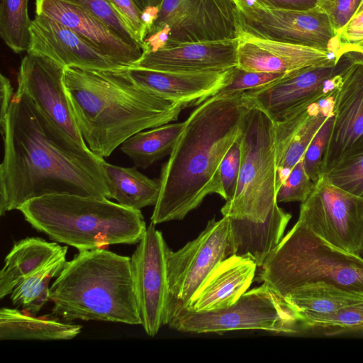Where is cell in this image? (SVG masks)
<instances>
[{"label":"cell","mask_w":363,"mask_h":363,"mask_svg":"<svg viewBox=\"0 0 363 363\" xmlns=\"http://www.w3.org/2000/svg\"><path fill=\"white\" fill-rule=\"evenodd\" d=\"M165 25L170 28L166 46L236 39L240 33L237 9L232 0H163L158 18L147 36Z\"/></svg>","instance_id":"13"},{"label":"cell","mask_w":363,"mask_h":363,"mask_svg":"<svg viewBox=\"0 0 363 363\" xmlns=\"http://www.w3.org/2000/svg\"><path fill=\"white\" fill-rule=\"evenodd\" d=\"M363 145V64L342 72L335 102V119L325 152L322 175L342 157Z\"/></svg>","instance_id":"18"},{"label":"cell","mask_w":363,"mask_h":363,"mask_svg":"<svg viewBox=\"0 0 363 363\" xmlns=\"http://www.w3.org/2000/svg\"><path fill=\"white\" fill-rule=\"evenodd\" d=\"M339 86L326 96L306 104L281 120L273 122L277 190L303 157L318 130L335 113Z\"/></svg>","instance_id":"16"},{"label":"cell","mask_w":363,"mask_h":363,"mask_svg":"<svg viewBox=\"0 0 363 363\" xmlns=\"http://www.w3.org/2000/svg\"><path fill=\"white\" fill-rule=\"evenodd\" d=\"M52 314L77 320L141 325L130 257L102 248L79 251L50 287Z\"/></svg>","instance_id":"5"},{"label":"cell","mask_w":363,"mask_h":363,"mask_svg":"<svg viewBox=\"0 0 363 363\" xmlns=\"http://www.w3.org/2000/svg\"><path fill=\"white\" fill-rule=\"evenodd\" d=\"M230 234L229 218L223 216L208 220L199 236L179 250L168 248L169 321L176 310L187 306L210 272L228 257Z\"/></svg>","instance_id":"11"},{"label":"cell","mask_w":363,"mask_h":363,"mask_svg":"<svg viewBox=\"0 0 363 363\" xmlns=\"http://www.w3.org/2000/svg\"><path fill=\"white\" fill-rule=\"evenodd\" d=\"M65 246L30 237L14 242L0 271V298L10 295L27 275L62 252Z\"/></svg>","instance_id":"25"},{"label":"cell","mask_w":363,"mask_h":363,"mask_svg":"<svg viewBox=\"0 0 363 363\" xmlns=\"http://www.w3.org/2000/svg\"><path fill=\"white\" fill-rule=\"evenodd\" d=\"M18 211L34 229L79 251L137 244L147 229L140 210L108 199L50 194L26 202Z\"/></svg>","instance_id":"6"},{"label":"cell","mask_w":363,"mask_h":363,"mask_svg":"<svg viewBox=\"0 0 363 363\" xmlns=\"http://www.w3.org/2000/svg\"><path fill=\"white\" fill-rule=\"evenodd\" d=\"M298 220L345 252L357 255L363 244V198L333 185L323 175L301 203Z\"/></svg>","instance_id":"12"},{"label":"cell","mask_w":363,"mask_h":363,"mask_svg":"<svg viewBox=\"0 0 363 363\" xmlns=\"http://www.w3.org/2000/svg\"><path fill=\"white\" fill-rule=\"evenodd\" d=\"M64 82L85 143L103 158L135 133L177 121L185 108L137 85L121 69L67 67Z\"/></svg>","instance_id":"3"},{"label":"cell","mask_w":363,"mask_h":363,"mask_svg":"<svg viewBox=\"0 0 363 363\" xmlns=\"http://www.w3.org/2000/svg\"><path fill=\"white\" fill-rule=\"evenodd\" d=\"M158 14L159 6H148L141 11V21L145 28L146 36L157 21Z\"/></svg>","instance_id":"43"},{"label":"cell","mask_w":363,"mask_h":363,"mask_svg":"<svg viewBox=\"0 0 363 363\" xmlns=\"http://www.w3.org/2000/svg\"><path fill=\"white\" fill-rule=\"evenodd\" d=\"M284 298L299 314L303 328L305 323L311 320L363 302V298L360 296L328 289L301 290Z\"/></svg>","instance_id":"29"},{"label":"cell","mask_w":363,"mask_h":363,"mask_svg":"<svg viewBox=\"0 0 363 363\" xmlns=\"http://www.w3.org/2000/svg\"><path fill=\"white\" fill-rule=\"evenodd\" d=\"M241 166L233 199L220 209L230 220L229 254L249 256L261 266L278 245L291 215L277 201V159L273 121L247 108L240 133Z\"/></svg>","instance_id":"4"},{"label":"cell","mask_w":363,"mask_h":363,"mask_svg":"<svg viewBox=\"0 0 363 363\" xmlns=\"http://www.w3.org/2000/svg\"><path fill=\"white\" fill-rule=\"evenodd\" d=\"M29 0H1L0 4V36L15 53L28 51L30 40L31 21L28 14Z\"/></svg>","instance_id":"30"},{"label":"cell","mask_w":363,"mask_h":363,"mask_svg":"<svg viewBox=\"0 0 363 363\" xmlns=\"http://www.w3.org/2000/svg\"><path fill=\"white\" fill-rule=\"evenodd\" d=\"M233 68L201 72H166L135 67L121 69L140 87L186 108L198 106L213 96L228 82Z\"/></svg>","instance_id":"22"},{"label":"cell","mask_w":363,"mask_h":363,"mask_svg":"<svg viewBox=\"0 0 363 363\" xmlns=\"http://www.w3.org/2000/svg\"><path fill=\"white\" fill-rule=\"evenodd\" d=\"M232 1L237 9L240 31L334 54L335 33L328 15L318 6L300 11L274 7L261 0L252 6L242 0Z\"/></svg>","instance_id":"10"},{"label":"cell","mask_w":363,"mask_h":363,"mask_svg":"<svg viewBox=\"0 0 363 363\" xmlns=\"http://www.w3.org/2000/svg\"><path fill=\"white\" fill-rule=\"evenodd\" d=\"M168 325L179 331L196 333L238 330L294 333L303 328L296 309L264 282L225 308L201 312L179 308L171 315Z\"/></svg>","instance_id":"8"},{"label":"cell","mask_w":363,"mask_h":363,"mask_svg":"<svg viewBox=\"0 0 363 363\" xmlns=\"http://www.w3.org/2000/svg\"><path fill=\"white\" fill-rule=\"evenodd\" d=\"M272 6L289 10H308L317 6L318 0H261Z\"/></svg>","instance_id":"41"},{"label":"cell","mask_w":363,"mask_h":363,"mask_svg":"<svg viewBox=\"0 0 363 363\" xmlns=\"http://www.w3.org/2000/svg\"><path fill=\"white\" fill-rule=\"evenodd\" d=\"M350 64L342 55L335 65L294 72L267 85L243 92L242 99L246 107L262 111L275 122L337 89L343 71Z\"/></svg>","instance_id":"14"},{"label":"cell","mask_w":363,"mask_h":363,"mask_svg":"<svg viewBox=\"0 0 363 363\" xmlns=\"http://www.w3.org/2000/svg\"><path fill=\"white\" fill-rule=\"evenodd\" d=\"M343 55H345L351 63L358 62L363 64V52H349Z\"/></svg>","instance_id":"45"},{"label":"cell","mask_w":363,"mask_h":363,"mask_svg":"<svg viewBox=\"0 0 363 363\" xmlns=\"http://www.w3.org/2000/svg\"><path fill=\"white\" fill-rule=\"evenodd\" d=\"M118 16L143 48L145 31L141 21V10L134 0H108Z\"/></svg>","instance_id":"40"},{"label":"cell","mask_w":363,"mask_h":363,"mask_svg":"<svg viewBox=\"0 0 363 363\" xmlns=\"http://www.w3.org/2000/svg\"><path fill=\"white\" fill-rule=\"evenodd\" d=\"M304 328L337 334L363 329V302L345 306L330 315L306 322Z\"/></svg>","instance_id":"32"},{"label":"cell","mask_w":363,"mask_h":363,"mask_svg":"<svg viewBox=\"0 0 363 363\" xmlns=\"http://www.w3.org/2000/svg\"><path fill=\"white\" fill-rule=\"evenodd\" d=\"M260 268L256 280L283 297L301 290L328 289L363 298V258L333 246L299 220Z\"/></svg>","instance_id":"7"},{"label":"cell","mask_w":363,"mask_h":363,"mask_svg":"<svg viewBox=\"0 0 363 363\" xmlns=\"http://www.w3.org/2000/svg\"><path fill=\"white\" fill-rule=\"evenodd\" d=\"M139 9L143 11L148 6H160L163 0H134Z\"/></svg>","instance_id":"44"},{"label":"cell","mask_w":363,"mask_h":363,"mask_svg":"<svg viewBox=\"0 0 363 363\" xmlns=\"http://www.w3.org/2000/svg\"><path fill=\"white\" fill-rule=\"evenodd\" d=\"M67 252L65 246L58 255L26 276L10 294L12 303L30 313H38L50 301L49 283L63 269Z\"/></svg>","instance_id":"28"},{"label":"cell","mask_w":363,"mask_h":363,"mask_svg":"<svg viewBox=\"0 0 363 363\" xmlns=\"http://www.w3.org/2000/svg\"><path fill=\"white\" fill-rule=\"evenodd\" d=\"M82 326L63 320L54 315L35 316L17 308L0 310V340H71L77 337Z\"/></svg>","instance_id":"24"},{"label":"cell","mask_w":363,"mask_h":363,"mask_svg":"<svg viewBox=\"0 0 363 363\" xmlns=\"http://www.w3.org/2000/svg\"><path fill=\"white\" fill-rule=\"evenodd\" d=\"M65 68L47 56L27 52L20 65L16 93L30 98L60 141L78 152H89L65 89Z\"/></svg>","instance_id":"9"},{"label":"cell","mask_w":363,"mask_h":363,"mask_svg":"<svg viewBox=\"0 0 363 363\" xmlns=\"http://www.w3.org/2000/svg\"><path fill=\"white\" fill-rule=\"evenodd\" d=\"M315 187V184L308 176L301 158L278 189L277 201L278 203H302L311 195Z\"/></svg>","instance_id":"36"},{"label":"cell","mask_w":363,"mask_h":363,"mask_svg":"<svg viewBox=\"0 0 363 363\" xmlns=\"http://www.w3.org/2000/svg\"><path fill=\"white\" fill-rule=\"evenodd\" d=\"M184 127V121L169 123L132 135L121 145L135 167L145 169L169 155Z\"/></svg>","instance_id":"27"},{"label":"cell","mask_w":363,"mask_h":363,"mask_svg":"<svg viewBox=\"0 0 363 363\" xmlns=\"http://www.w3.org/2000/svg\"><path fill=\"white\" fill-rule=\"evenodd\" d=\"M335 119V113L330 115L308 146L303 162L308 176L315 184L322 176L323 160L330 138Z\"/></svg>","instance_id":"35"},{"label":"cell","mask_w":363,"mask_h":363,"mask_svg":"<svg viewBox=\"0 0 363 363\" xmlns=\"http://www.w3.org/2000/svg\"><path fill=\"white\" fill-rule=\"evenodd\" d=\"M257 267L249 256L227 257L210 272L183 308L211 311L234 304L250 288Z\"/></svg>","instance_id":"23"},{"label":"cell","mask_w":363,"mask_h":363,"mask_svg":"<svg viewBox=\"0 0 363 363\" xmlns=\"http://www.w3.org/2000/svg\"><path fill=\"white\" fill-rule=\"evenodd\" d=\"M247 110L239 94L212 96L191 113L162 167L152 223L182 220L207 196H223L219 165L240 135Z\"/></svg>","instance_id":"2"},{"label":"cell","mask_w":363,"mask_h":363,"mask_svg":"<svg viewBox=\"0 0 363 363\" xmlns=\"http://www.w3.org/2000/svg\"><path fill=\"white\" fill-rule=\"evenodd\" d=\"M80 5L104 23L118 37L133 47L143 49L108 0H68Z\"/></svg>","instance_id":"34"},{"label":"cell","mask_w":363,"mask_h":363,"mask_svg":"<svg viewBox=\"0 0 363 363\" xmlns=\"http://www.w3.org/2000/svg\"><path fill=\"white\" fill-rule=\"evenodd\" d=\"M339 60L328 51L258 38L242 31L238 38L237 67L247 71L288 74L335 65Z\"/></svg>","instance_id":"17"},{"label":"cell","mask_w":363,"mask_h":363,"mask_svg":"<svg viewBox=\"0 0 363 363\" xmlns=\"http://www.w3.org/2000/svg\"><path fill=\"white\" fill-rule=\"evenodd\" d=\"M0 125L1 216L50 194L111 199L104 159L60 141L26 94L14 93Z\"/></svg>","instance_id":"1"},{"label":"cell","mask_w":363,"mask_h":363,"mask_svg":"<svg viewBox=\"0 0 363 363\" xmlns=\"http://www.w3.org/2000/svg\"><path fill=\"white\" fill-rule=\"evenodd\" d=\"M242 159L240 135L228 149L218 168V177L223 190L222 198L230 201L237 189Z\"/></svg>","instance_id":"37"},{"label":"cell","mask_w":363,"mask_h":363,"mask_svg":"<svg viewBox=\"0 0 363 363\" xmlns=\"http://www.w3.org/2000/svg\"><path fill=\"white\" fill-rule=\"evenodd\" d=\"M242 1H243L247 6H252L255 4V2L257 0H242Z\"/></svg>","instance_id":"46"},{"label":"cell","mask_w":363,"mask_h":363,"mask_svg":"<svg viewBox=\"0 0 363 363\" xmlns=\"http://www.w3.org/2000/svg\"><path fill=\"white\" fill-rule=\"evenodd\" d=\"M111 199L134 210L155 206L160 192V179H150L135 167H123L104 162Z\"/></svg>","instance_id":"26"},{"label":"cell","mask_w":363,"mask_h":363,"mask_svg":"<svg viewBox=\"0 0 363 363\" xmlns=\"http://www.w3.org/2000/svg\"><path fill=\"white\" fill-rule=\"evenodd\" d=\"M27 52L47 56L67 67L108 70L122 67L104 55L73 30L60 21L36 13L31 21Z\"/></svg>","instance_id":"20"},{"label":"cell","mask_w":363,"mask_h":363,"mask_svg":"<svg viewBox=\"0 0 363 363\" xmlns=\"http://www.w3.org/2000/svg\"><path fill=\"white\" fill-rule=\"evenodd\" d=\"M362 11H363V0H362V2L360 4V5H359V8H358L355 15L358 14V13H361Z\"/></svg>","instance_id":"47"},{"label":"cell","mask_w":363,"mask_h":363,"mask_svg":"<svg viewBox=\"0 0 363 363\" xmlns=\"http://www.w3.org/2000/svg\"><path fill=\"white\" fill-rule=\"evenodd\" d=\"M286 74L247 71L235 67L230 76L213 96H230L242 94L245 91L260 88L278 80Z\"/></svg>","instance_id":"33"},{"label":"cell","mask_w":363,"mask_h":363,"mask_svg":"<svg viewBox=\"0 0 363 363\" xmlns=\"http://www.w3.org/2000/svg\"><path fill=\"white\" fill-rule=\"evenodd\" d=\"M323 175L333 185L363 198V145L342 157Z\"/></svg>","instance_id":"31"},{"label":"cell","mask_w":363,"mask_h":363,"mask_svg":"<svg viewBox=\"0 0 363 363\" xmlns=\"http://www.w3.org/2000/svg\"><path fill=\"white\" fill-rule=\"evenodd\" d=\"M1 113L0 122L3 121L10 107L13 91L10 80L4 74L0 77Z\"/></svg>","instance_id":"42"},{"label":"cell","mask_w":363,"mask_h":363,"mask_svg":"<svg viewBox=\"0 0 363 363\" xmlns=\"http://www.w3.org/2000/svg\"><path fill=\"white\" fill-rule=\"evenodd\" d=\"M362 0H318V6L328 16L335 33L355 15Z\"/></svg>","instance_id":"39"},{"label":"cell","mask_w":363,"mask_h":363,"mask_svg":"<svg viewBox=\"0 0 363 363\" xmlns=\"http://www.w3.org/2000/svg\"><path fill=\"white\" fill-rule=\"evenodd\" d=\"M137 244L130 261L141 325L149 336L154 337L169 322V247L162 233L152 222Z\"/></svg>","instance_id":"15"},{"label":"cell","mask_w":363,"mask_h":363,"mask_svg":"<svg viewBox=\"0 0 363 363\" xmlns=\"http://www.w3.org/2000/svg\"><path fill=\"white\" fill-rule=\"evenodd\" d=\"M36 13L67 26L89 45L121 66L133 67L143 54L127 43L88 10L68 0H36Z\"/></svg>","instance_id":"19"},{"label":"cell","mask_w":363,"mask_h":363,"mask_svg":"<svg viewBox=\"0 0 363 363\" xmlns=\"http://www.w3.org/2000/svg\"><path fill=\"white\" fill-rule=\"evenodd\" d=\"M238 38L183 43L143 52L133 67L166 72H223L237 66Z\"/></svg>","instance_id":"21"},{"label":"cell","mask_w":363,"mask_h":363,"mask_svg":"<svg viewBox=\"0 0 363 363\" xmlns=\"http://www.w3.org/2000/svg\"><path fill=\"white\" fill-rule=\"evenodd\" d=\"M334 54L339 60L349 52H363V11L354 15L336 34Z\"/></svg>","instance_id":"38"}]
</instances>
